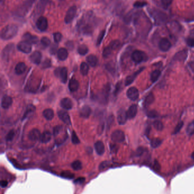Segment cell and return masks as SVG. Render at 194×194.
<instances>
[{"instance_id": "1", "label": "cell", "mask_w": 194, "mask_h": 194, "mask_svg": "<svg viewBox=\"0 0 194 194\" xmlns=\"http://www.w3.org/2000/svg\"><path fill=\"white\" fill-rule=\"evenodd\" d=\"M18 30V27L14 24H10L6 26L1 30V39L5 40L12 39L17 35Z\"/></svg>"}, {"instance_id": "2", "label": "cell", "mask_w": 194, "mask_h": 194, "mask_svg": "<svg viewBox=\"0 0 194 194\" xmlns=\"http://www.w3.org/2000/svg\"><path fill=\"white\" fill-rule=\"evenodd\" d=\"M146 58L147 56L146 54L141 51H134L132 54V59L134 62L136 63H140L144 61Z\"/></svg>"}, {"instance_id": "3", "label": "cell", "mask_w": 194, "mask_h": 194, "mask_svg": "<svg viewBox=\"0 0 194 194\" xmlns=\"http://www.w3.org/2000/svg\"><path fill=\"white\" fill-rule=\"evenodd\" d=\"M77 11V8L76 6H71L67 11L64 22L68 24L71 23V22L74 20V18L75 17V15L76 14Z\"/></svg>"}, {"instance_id": "4", "label": "cell", "mask_w": 194, "mask_h": 194, "mask_svg": "<svg viewBox=\"0 0 194 194\" xmlns=\"http://www.w3.org/2000/svg\"><path fill=\"white\" fill-rule=\"evenodd\" d=\"M17 48L19 51L25 53H29L32 49L31 44L25 40L19 42L17 45Z\"/></svg>"}, {"instance_id": "5", "label": "cell", "mask_w": 194, "mask_h": 194, "mask_svg": "<svg viewBox=\"0 0 194 194\" xmlns=\"http://www.w3.org/2000/svg\"><path fill=\"white\" fill-rule=\"evenodd\" d=\"M112 140L115 143H122L125 140V134L120 130L114 131L111 136Z\"/></svg>"}, {"instance_id": "6", "label": "cell", "mask_w": 194, "mask_h": 194, "mask_svg": "<svg viewBox=\"0 0 194 194\" xmlns=\"http://www.w3.org/2000/svg\"><path fill=\"white\" fill-rule=\"evenodd\" d=\"M37 27L41 31H45L48 27V21L46 17L41 16L39 17L36 23Z\"/></svg>"}, {"instance_id": "7", "label": "cell", "mask_w": 194, "mask_h": 194, "mask_svg": "<svg viewBox=\"0 0 194 194\" xmlns=\"http://www.w3.org/2000/svg\"><path fill=\"white\" fill-rule=\"evenodd\" d=\"M55 74L56 76L58 75V76L60 77V79L63 83L65 84L67 82L68 78V71L66 67H63L62 68L56 69L55 71Z\"/></svg>"}, {"instance_id": "8", "label": "cell", "mask_w": 194, "mask_h": 194, "mask_svg": "<svg viewBox=\"0 0 194 194\" xmlns=\"http://www.w3.org/2000/svg\"><path fill=\"white\" fill-rule=\"evenodd\" d=\"M126 111L124 109H120L117 112V121L119 124L124 125L128 119Z\"/></svg>"}, {"instance_id": "9", "label": "cell", "mask_w": 194, "mask_h": 194, "mask_svg": "<svg viewBox=\"0 0 194 194\" xmlns=\"http://www.w3.org/2000/svg\"><path fill=\"white\" fill-rule=\"evenodd\" d=\"M126 96L130 100H136L139 97V92L136 88L131 87L126 92Z\"/></svg>"}, {"instance_id": "10", "label": "cell", "mask_w": 194, "mask_h": 194, "mask_svg": "<svg viewBox=\"0 0 194 194\" xmlns=\"http://www.w3.org/2000/svg\"><path fill=\"white\" fill-rule=\"evenodd\" d=\"M171 47L170 42L166 38H163L161 40L159 43V47L160 49L163 52L168 51Z\"/></svg>"}, {"instance_id": "11", "label": "cell", "mask_w": 194, "mask_h": 194, "mask_svg": "<svg viewBox=\"0 0 194 194\" xmlns=\"http://www.w3.org/2000/svg\"><path fill=\"white\" fill-rule=\"evenodd\" d=\"M59 117L66 124L70 125L71 124V119L68 112L64 110H60L58 112Z\"/></svg>"}, {"instance_id": "12", "label": "cell", "mask_w": 194, "mask_h": 194, "mask_svg": "<svg viewBox=\"0 0 194 194\" xmlns=\"http://www.w3.org/2000/svg\"><path fill=\"white\" fill-rule=\"evenodd\" d=\"M30 61L36 64V65H38L40 64L41 61V59H42V54L39 51H34L30 56Z\"/></svg>"}, {"instance_id": "13", "label": "cell", "mask_w": 194, "mask_h": 194, "mask_svg": "<svg viewBox=\"0 0 194 194\" xmlns=\"http://www.w3.org/2000/svg\"><path fill=\"white\" fill-rule=\"evenodd\" d=\"M41 133L38 129H33L29 132L28 135L29 139L31 141H38L41 139Z\"/></svg>"}, {"instance_id": "14", "label": "cell", "mask_w": 194, "mask_h": 194, "mask_svg": "<svg viewBox=\"0 0 194 194\" xmlns=\"http://www.w3.org/2000/svg\"><path fill=\"white\" fill-rule=\"evenodd\" d=\"M23 39L30 44H37L38 42V38L37 36L32 35L29 32L25 33L23 36Z\"/></svg>"}, {"instance_id": "15", "label": "cell", "mask_w": 194, "mask_h": 194, "mask_svg": "<svg viewBox=\"0 0 194 194\" xmlns=\"http://www.w3.org/2000/svg\"><path fill=\"white\" fill-rule=\"evenodd\" d=\"M14 49V46L13 44H8L2 51V57L4 59H8L10 54Z\"/></svg>"}, {"instance_id": "16", "label": "cell", "mask_w": 194, "mask_h": 194, "mask_svg": "<svg viewBox=\"0 0 194 194\" xmlns=\"http://www.w3.org/2000/svg\"><path fill=\"white\" fill-rule=\"evenodd\" d=\"M144 69V68H141L140 69H139L138 71H137V72L134 73L133 75L127 77L126 79V80H125V85L128 86V85H130L134 81V80L136 79V77L143 71Z\"/></svg>"}, {"instance_id": "17", "label": "cell", "mask_w": 194, "mask_h": 194, "mask_svg": "<svg viewBox=\"0 0 194 194\" xmlns=\"http://www.w3.org/2000/svg\"><path fill=\"white\" fill-rule=\"evenodd\" d=\"M60 106L63 108L68 110L72 108L73 103H72V100L68 98H65L61 100Z\"/></svg>"}, {"instance_id": "18", "label": "cell", "mask_w": 194, "mask_h": 194, "mask_svg": "<svg viewBox=\"0 0 194 194\" xmlns=\"http://www.w3.org/2000/svg\"><path fill=\"white\" fill-rule=\"evenodd\" d=\"M127 116L128 119H133L134 118L137 113V106L136 104L132 105L126 111Z\"/></svg>"}, {"instance_id": "19", "label": "cell", "mask_w": 194, "mask_h": 194, "mask_svg": "<svg viewBox=\"0 0 194 194\" xmlns=\"http://www.w3.org/2000/svg\"><path fill=\"white\" fill-rule=\"evenodd\" d=\"M13 103L12 98L9 96H3L1 100V106L3 108H9Z\"/></svg>"}, {"instance_id": "20", "label": "cell", "mask_w": 194, "mask_h": 194, "mask_svg": "<svg viewBox=\"0 0 194 194\" xmlns=\"http://www.w3.org/2000/svg\"><path fill=\"white\" fill-rule=\"evenodd\" d=\"M58 57L60 60L64 61L68 57V53L67 49L64 48H60L58 51Z\"/></svg>"}, {"instance_id": "21", "label": "cell", "mask_w": 194, "mask_h": 194, "mask_svg": "<svg viewBox=\"0 0 194 194\" xmlns=\"http://www.w3.org/2000/svg\"><path fill=\"white\" fill-rule=\"evenodd\" d=\"M79 88V82L75 79H72L68 84V88L72 92H75L78 90Z\"/></svg>"}, {"instance_id": "22", "label": "cell", "mask_w": 194, "mask_h": 194, "mask_svg": "<svg viewBox=\"0 0 194 194\" xmlns=\"http://www.w3.org/2000/svg\"><path fill=\"white\" fill-rule=\"evenodd\" d=\"M91 112V108L88 106H84L80 110V115L84 118H88L90 116Z\"/></svg>"}, {"instance_id": "23", "label": "cell", "mask_w": 194, "mask_h": 194, "mask_svg": "<svg viewBox=\"0 0 194 194\" xmlns=\"http://www.w3.org/2000/svg\"><path fill=\"white\" fill-rule=\"evenodd\" d=\"M95 149L97 154L101 156L105 152V146L102 141H98L95 144Z\"/></svg>"}, {"instance_id": "24", "label": "cell", "mask_w": 194, "mask_h": 194, "mask_svg": "<svg viewBox=\"0 0 194 194\" xmlns=\"http://www.w3.org/2000/svg\"><path fill=\"white\" fill-rule=\"evenodd\" d=\"M26 70V65L24 63H19L15 68V72L18 75H21Z\"/></svg>"}, {"instance_id": "25", "label": "cell", "mask_w": 194, "mask_h": 194, "mask_svg": "<svg viewBox=\"0 0 194 194\" xmlns=\"http://www.w3.org/2000/svg\"><path fill=\"white\" fill-rule=\"evenodd\" d=\"M87 61L92 67H95L97 65L98 63V59L97 57L94 55H89L87 59Z\"/></svg>"}, {"instance_id": "26", "label": "cell", "mask_w": 194, "mask_h": 194, "mask_svg": "<svg viewBox=\"0 0 194 194\" xmlns=\"http://www.w3.org/2000/svg\"><path fill=\"white\" fill-rule=\"evenodd\" d=\"M51 139V134L48 131L44 132L41 137L40 141L42 143H47L50 141Z\"/></svg>"}, {"instance_id": "27", "label": "cell", "mask_w": 194, "mask_h": 194, "mask_svg": "<svg viewBox=\"0 0 194 194\" xmlns=\"http://www.w3.org/2000/svg\"><path fill=\"white\" fill-rule=\"evenodd\" d=\"M187 51L186 50H184V51H182L177 53L175 55L174 59L175 60H179V61L185 60L186 58L187 57Z\"/></svg>"}, {"instance_id": "28", "label": "cell", "mask_w": 194, "mask_h": 194, "mask_svg": "<svg viewBox=\"0 0 194 194\" xmlns=\"http://www.w3.org/2000/svg\"><path fill=\"white\" fill-rule=\"evenodd\" d=\"M43 116L47 120H51L53 119L54 116V112L52 109L47 108L44 110V111L43 112Z\"/></svg>"}, {"instance_id": "29", "label": "cell", "mask_w": 194, "mask_h": 194, "mask_svg": "<svg viewBox=\"0 0 194 194\" xmlns=\"http://www.w3.org/2000/svg\"><path fill=\"white\" fill-rule=\"evenodd\" d=\"M154 96L153 93L149 94L147 97H146L144 102V105L145 107H147L149 106H150L151 104H152L154 101Z\"/></svg>"}, {"instance_id": "30", "label": "cell", "mask_w": 194, "mask_h": 194, "mask_svg": "<svg viewBox=\"0 0 194 194\" xmlns=\"http://www.w3.org/2000/svg\"><path fill=\"white\" fill-rule=\"evenodd\" d=\"M80 73L83 76H86L88 73L89 71V66L86 63H82L80 65Z\"/></svg>"}, {"instance_id": "31", "label": "cell", "mask_w": 194, "mask_h": 194, "mask_svg": "<svg viewBox=\"0 0 194 194\" xmlns=\"http://www.w3.org/2000/svg\"><path fill=\"white\" fill-rule=\"evenodd\" d=\"M161 74V71H159V70H155V71H153V72L151 73V75H150V79H151V81L153 82H156V81L158 80V79H159V77H160Z\"/></svg>"}, {"instance_id": "32", "label": "cell", "mask_w": 194, "mask_h": 194, "mask_svg": "<svg viewBox=\"0 0 194 194\" xmlns=\"http://www.w3.org/2000/svg\"><path fill=\"white\" fill-rule=\"evenodd\" d=\"M78 52L80 55H85L88 52V48L85 44H82L79 46L78 48Z\"/></svg>"}, {"instance_id": "33", "label": "cell", "mask_w": 194, "mask_h": 194, "mask_svg": "<svg viewBox=\"0 0 194 194\" xmlns=\"http://www.w3.org/2000/svg\"><path fill=\"white\" fill-rule=\"evenodd\" d=\"M71 167L72 168L75 170V171H79L80 170L82 169V163L81 162V161H79V160H76L74 161L72 164H71Z\"/></svg>"}, {"instance_id": "34", "label": "cell", "mask_w": 194, "mask_h": 194, "mask_svg": "<svg viewBox=\"0 0 194 194\" xmlns=\"http://www.w3.org/2000/svg\"><path fill=\"white\" fill-rule=\"evenodd\" d=\"M60 176L65 179H71L74 177L75 175L70 171H63L61 173Z\"/></svg>"}, {"instance_id": "35", "label": "cell", "mask_w": 194, "mask_h": 194, "mask_svg": "<svg viewBox=\"0 0 194 194\" xmlns=\"http://www.w3.org/2000/svg\"><path fill=\"white\" fill-rule=\"evenodd\" d=\"M35 107L34 106H33V105L28 106L27 107V109L26 110V112H25V114H24V115H23V116L22 117V120L25 119L28 116V115L30 113H31V112H34L35 111Z\"/></svg>"}, {"instance_id": "36", "label": "cell", "mask_w": 194, "mask_h": 194, "mask_svg": "<svg viewBox=\"0 0 194 194\" xmlns=\"http://www.w3.org/2000/svg\"><path fill=\"white\" fill-rule=\"evenodd\" d=\"M161 144H162V140L157 138L153 139L151 141V146L154 148H156L158 147L159 146L161 145Z\"/></svg>"}, {"instance_id": "37", "label": "cell", "mask_w": 194, "mask_h": 194, "mask_svg": "<svg viewBox=\"0 0 194 194\" xmlns=\"http://www.w3.org/2000/svg\"><path fill=\"white\" fill-rule=\"evenodd\" d=\"M153 126L154 128L157 131H162L163 128V125L161 121L156 120L153 123Z\"/></svg>"}, {"instance_id": "38", "label": "cell", "mask_w": 194, "mask_h": 194, "mask_svg": "<svg viewBox=\"0 0 194 194\" xmlns=\"http://www.w3.org/2000/svg\"><path fill=\"white\" fill-rule=\"evenodd\" d=\"M112 51H113L112 49L109 46H108L106 48H105L104 49V51H103V52H102L103 57H105V58H106V57H109L111 55Z\"/></svg>"}, {"instance_id": "39", "label": "cell", "mask_w": 194, "mask_h": 194, "mask_svg": "<svg viewBox=\"0 0 194 194\" xmlns=\"http://www.w3.org/2000/svg\"><path fill=\"white\" fill-rule=\"evenodd\" d=\"M41 43L43 46H44L45 47H47L50 45L51 41L49 38H48L47 37L44 36L42 38L41 40Z\"/></svg>"}, {"instance_id": "40", "label": "cell", "mask_w": 194, "mask_h": 194, "mask_svg": "<svg viewBox=\"0 0 194 194\" xmlns=\"http://www.w3.org/2000/svg\"><path fill=\"white\" fill-rule=\"evenodd\" d=\"M120 46V41L118 40H114L111 42L109 46L112 49V50H115L117 49Z\"/></svg>"}, {"instance_id": "41", "label": "cell", "mask_w": 194, "mask_h": 194, "mask_svg": "<svg viewBox=\"0 0 194 194\" xmlns=\"http://www.w3.org/2000/svg\"><path fill=\"white\" fill-rule=\"evenodd\" d=\"M14 136H15V131H14V130H13V129L10 130L9 132V133L7 134V135L6 136V140L7 141H11L13 139Z\"/></svg>"}, {"instance_id": "42", "label": "cell", "mask_w": 194, "mask_h": 194, "mask_svg": "<svg viewBox=\"0 0 194 194\" xmlns=\"http://www.w3.org/2000/svg\"><path fill=\"white\" fill-rule=\"evenodd\" d=\"M62 39V35L60 32H55L54 34V39L55 43H59Z\"/></svg>"}, {"instance_id": "43", "label": "cell", "mask_w": 194, "mask_h": 194, "mask_svg": "<svg viewBox=\"0 0 194 194\" xmlns=\"http://www.w3.org/2000/svg\"><path fill=\"white\" fill-rule=\"evenodd\" d=\"M71 140H72V142L74 144H78L80 143V140H79L78 137L77 136L76 133L74 131L72 132Z\"/></svg>"}, {"instance_id": "44", "label": "cell", "mask_w": 194, "mask_h": 194, "mask_svg": "<svg viewBox=\"0 0 194 194\" xmlns=\"http://www.w3.org/2000/svg\"><path fill=\"white\" fill-rule=\"evenodd\" d=\"M158 113L157 111H156L155 110H150L147 113V116L149 118L157 117L158 116Z\"/></svg>"}, {"instance_id": "45", "label": "cell", "mask_w": 194, "mask_h": 194, "mask_svg": "<svg viewBox=\"0 0 194 194\" xmlns=\"http://www.w3.org/2000/svg\"><path fill=\"white\" fill-rule=\"evenodd\" d=\"M105 30H102L100 33L98 38H97V42H96L97 43V46H99L101 44V42H102V39L104 38V36L105 35Z\"/></svg>"}, {"instance_id": "46", "label": "cell", "mask_w": 194, "mask_h": 194, "mask_svg": "<svg viewBox=\"0 0 194 194\" xmlns=\"http://www.w3.org/2000/svg\"><path fill=\"white\" fill-rule=\"evenodd\" d=\"M106 68L111 73H113L114 72L115 69H114V64L112 62H110L108 63L106 65Z\"/></svg>"}, {"instance_id": "47", "label": "cell", "mask_w": 194, "mask_h": 194, "mask_svg": "<svg viewBox=\"0 0 194 194\" xmlns=\"http://www.w3.org/2000/svg\"><path fill=\"white\" fill-rule=\"evenodd\" d=\"M183 125V121L179 122V123L177 124V125L175 127V129H174V132H173V133H174V134H177V133L181 131V128H182Z\"/></svg>"}, {"instance_id": "48", "label": "cell", "mask_w": 194, "mask_h": 194, "mask_svg": "<svg viewBox=\"0 0 194 194\" xmlns=\"http://www.w3.org/2000/svg\"><path fill=\"white\" fill-rule=\"evenodd\" d=\"M109 163L108 161H104L101 162L99 165V170H103L108 168L109 167Z\"/></svg>"}, {"instance_id": "49", "label": "cell", "mask_w": 194, "mask_h": 194, "mask_svg": "<svg viewBox=\"0 0 194 194\" xmlns=\"http://www.w3.org/2000/svg\"><path fill=\"white\" fill-rule=\"evenodd\" d=\"M62 129V126H61V125H56V126H55L54 128V129H53L54 135L55 136H57L59 133V132L61 131Z\"/></svg>"}, {"instance_id": "50", "label": "cell", "mask_w": 194, "mask_h": 194, "mask_svg": "<svg viewBox=\"0 0 194 194\" xmlns=\"http://www.w3.org/2000/svg\"><path fill=\"white\" fill-rule=\"evenodd\" d=\"M83 31L84 32V34L88 35V34H91L92 32V28L91 26L87 25L86 26H85L83 29Z\"/></svg>"}, {"instance_id": "51", "label": "cell", "mask_w": 194, "mask_h": 194, "mask_svg": "<svg viewBox=\"0 0 194 194\" xmlns=\"http://www.w3.org/2000/svg\"><path fill=\"white\" fill-rule=\"evenodd\" d=\"M146 4L147 3L145 1H137L134 3V6L136 7H140L146 5Z\"/></svg>"}, {"instance_id": "52", "label": "cell", "mask_w": 194, "mask_h": 194, "mask_svg": "<svg viewBox=\"0 0 194 194\" xmlns=\"http://www.w3.org/2000/svg\"><path fill=\"white\" fill-rule=\"evenodd\" d=\"M173 1V0H161L162 5L166 7L169 6L172 3Z\"/></svg>"}, {"instance_id": "53", "label": "cell", "mask_w": 194, "mask_h": 194, "mask_svg": "<svg viewBox=\"0 0 194 194\" xmlns=\"http://www.w3.org/2000/svg\"><path fill=\"white\" fill-rule=\"evenodd\" d=\"M194 132V121H193L191 124H190L188 128H187V132L188 133H192Z\"/></svg>"}, {"instance_id": "54", "label": "cell", "mask_w": 194, "mask_h": 194, "mask_svg": "<svg viewBox=\"0 0 194 194\" xmlns=\"http://www.w3.org/2000/svg\"><path fill=\"white\" fill-rule=\"evenodd\" d=\"M121 84L120 82H118L117 84L116 85V88H115V90L114 92V94L115 96H116L120 92V89H121Z\"/></svg>"}, {"instance_id": "55", "label": "cell", "mask_w": 194, "mask_h": 194, "mask_svg": "<svg viewBox=\"0 0 194 194\" xmlns=\"http://www.w3.org/2000/svg\"><path fill=\"white\" fill-rule=\"evenodd\" d=\"M85 181V178H83V177H80L76 179L75 180L74 182L76 184H80V185H82L83 184Z\"/></svg>"}, {"instance_id": "56", "label": "cell", "mask_w": 194, "mask_h": 194, "mask_svg": "<svg viewBox=\"0 0 194 194\" xmlns=\"http://www.w3.org/2000/svg\"><path fill=\"white\" fill-rule=\"evenodd\" d=\"M50 67H51V60H45L43 64V67L44 68H47Z\"/></svg>"}, {"instance_id": "57", "label": "cell", "mask_w": 194, "mask_h": 194, "mask_svg": "<svg viewBox=\"0 0 194 194\" xmlns=\"http://www.w3.org/2000/svg\"><path fill=\"white\" fill-rule=\"evenodd\" d=\"M187 44L190 47H194V38H189L187 40Z\"/></svg>"}, {"instance_id": "58", "label": "cell", "mask_w": 194, "mask_h": 194, "mask_svg": "<svg viewBox=\"0 0 194 194\" xmlns=\"http://www.w3.org/2000/svg\"><path fill=\"white\" fill-rule=\"evenodd\" d=\"M57 47H58V46L56 45H55V44L52 45L50 48V53L51 54H55L57 51Z\"/></svg>"}, {"instance_id": "59", "label": "cell", "mask_w": 194, "mask_h": 194, "mask_svg": "<svg viewBox=\"0 0 194 194\" xmlns=\"http://www.w3.org/2000/svg\"><path fill=\"white\" fill-rule=\"evenodd\" d=\"M154 169L156 171H158L160 169V165L157 161H155L154 165Z\"/></svg>"}, {"instance_id": "60", "label": "cell", "mask_w": 194, "mask_h": 194, "mask_svg": "<svg viewBox=\"0 0 194 194\" xmlns=\"http://www.w3.org/2000/svg\"><path fill=\"white\" fill-rule=\"evenodd\" d=\"M7 185H8V182L5 180H2L1 181V186L2 188L6 187L7 186Z\"/></svg>"}, {"instance_id": "61", "label": "cell", "mask_w": 194, "mask_h": 194, "mask_svg": "<svg viewBox=\"0 0 194 194\" xmlns=\"http://www.w3.org/2000/svg\"><path fill=\"white\" fill-rule=\"evenodd\" d=\"M191 158L194 160V152L192 153V154H191Z\"/></svg>"}]
</instances>
